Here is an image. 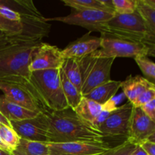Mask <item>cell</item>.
Listing matches in <instances>:
<instances>
[{
  "mask_svg": "<svg viewBox=\"0 0 155 155\" xmlns=\"http://www.w3.org/2000/svg\"><path fill=\"white\" fill-rule=\"evenodd\" d=\"M42 38L22 33L12 35L0 45V81L30 80L29 65Z\"/></svg>",
  "mask_w": 155,
  "mask_h": 155,
  "instance_id": "obj_1",
  "label": "cell"
},
{
  "mask_svg": "<svg viewBox=\"0 0 155 155\" xmlns=\"http://www.w3.org/2000/svg\"><path fill=\"white\" fill-rule=\"evenodd\" d=\"M48 142L64 143L74 142H104L98 130L85 123L71 108L47 114Z\"/></svg>",
  "mask_w": 155,
  "mask_h": 155,
  "instance_id": "obj_2",
  "label": "cell"
},
{
  "mask_svg": "<svg viewBox=\"0 0 155 155\" xmlns=\"http://www.w3.org/2000/svg\"><path fill=\"white\" fill-rule=\"evenodd\" d=\"M96 32L104 36L142 43L148 48L155 46V36L137 11L129 15L114 14L111 19L100 25Z\"/></svg>",
  "mask_w": 155,
  "mask_h": 155,
  "instance_id": "obj_3",
  "label": "cell"
},
{
  "mask_svg": "<svg viewBox=\"0 0 155 155\" xmlns=\"http://www.w3.org/2000/svg\"><path fill=\"white\" fill-rule=\"evenodd\" d=\"M61 69L34 71L30 74V82L39 92L49 112L69 107L62 89Z\"/></svg>",
  "mask_w": 155,
  "mask_h": 155,
  "instance_id": "obj_4",
  "label": "cell"
},
{
  "mask_svg": "<svg viewBox=\"0 0 155 155\" xmlns=\"http://www.w3.org/2000/svg\"><path fill=\"white\" fill-rule=\"evenodd\" d=\"M114 60V58H99L92 54L77 59L81 74L83 96L110 81V70Z\"/></svg>",
  "mask_w": 155,
  "mask_h": 155,
  "instance_id": "obj_5",
  "label": "cell"
},
{
  "mask_svg": "<svg viewBox=\"0 0 155 155\" xmlns=\"http://www.w3.org/2000/svg\"><path fill=\"white\" fill-rule=\"evenodd\" d=\"M0 92L6 100L24 108L39 113H50L30 80L0 81Z\"/></svg>",
  "mask_w": 155,
  "mask_h": 155,
  "instance_id": "obj_6",
  "label": "cell"
},
{
  "mask_svg": "<svg viewBox=\"0 0 155 155\" xmlns=\"http://www.w3.org/2000/svg\"><path fill=\"white\" fill-rule=\"evenodd\" d=\"M101 47L92 55L99 58H136L148 56V48L139 42L101 35Z\"/></svg>",
  "mask_w": 155,
  "mask_h": 155,
  "instance_id": "obj_7",
  "label": "cell"
},
{
  "mask_svg": "<svg viewBox=\"0 0 155 155\" xmlns=\"http://www.w3.org/2000/svg\"><path fill=\"white\" fill-rule=\"evenodd\" d=\"M133 105L128 101L117 107L98 127V130L106 137H120L127 140Z\"/></svg>",
  "mask_w": 155,
  "mask_h": 155,
  "instance_id": "obj_8",
  "label": "cell"
},
{
  "mask_svg": "<svg viewBox=\"0 0 155 155\" xmlns=\"http://www.w3.org/2000/svg\"><path fill=\"white\" fill-rule=\"evenodd\" d=\"M115 13L99 10L75 11L67 16L45 18L48 21H58L69 25L80 26L89 30L96 32L97 29L101 24L111 19Z\"/></svg>",
  "mask_w": 155,
  "mask_h": 155,
  "instance_id": "obj_9",
  "label": "cell"
},
{
  "mask_svg": "<svg viewBox=\"0 0 155 155\" xmlns=\"http://www.w3.org/2000/svg\"><path fill=\"white\" fill-rule=\"evenodd\" d=\"M46 143L48 155H101L112 148L104 142Z\"/></svg>",
  "mask_w": 155,
  "mask_h": 155,
  "instance_id": "obj_10",
  "label": "cell"
},
{
  "mask_svg": "<svg viewBox=\"0 0 155 155\" xmlns=\"http://www.w3.org/2000/svg\"><path fill=\"white\" fill-rule=\"evenodd\" d=\"M11 125L21 139L36 142H48V116L39 114L36 117L20 121H12Z\"/></svg>",
  "mask_w": 155,
  "mask_h": 155,
  "instance_id": "obj_11",
  "label": "cell"
},
{
  "mask_svg": "<svg viewBox=\"0 0 155 155\" xmlns=\"http://www.w3.org/2000/svg\"><path fill=\"white\" fill-rule=\"evenodd\" d=\"M64 60L61 51L57 46L42 42L32 55L29 71L32 73L45 70L61 69Z\"/></svg>",
  "mask_w": 155,
  "mask_h": 155,
  "instance_id": "obj_12",
  "label": "cell"
},
{
  "mask_svg": "<svg viewBox=\"0 0 155 155\" xmlns=\"http://www.w3.org/2000/svg\"><path fill=\"white\" fill-rule=\"evenodd\" d=\"M154 131L155 122L144 113L141 107H133L127 140L136 145H141L146 142Z\"/></svg>",
  "mask_w": 155,
  "mask_h": 155,
  "instance_id": "obj_13",
  "label": "cell"
},
{
  "mask_svg": "<svg viewBox=\"0 0 155 155\" xmlns=\"http://www.w3.org/2000/svg\"><path fill=\"white\" fill-rule=\"evenodd\" d=\"M101 41V37L91 36L90 32H89L82 37L70 42L61 50V54L64 59L81 58L99 49Z\"/></svg>",
  "mask_w": 155,
  "mask_h": 155,
  "instance_id": "obj_14",
  "label": "cell"
},
{
  "mask_svg": "<svg viewBox=\"0 0 155 155\" xmlns=\"http://www.w3.org/2000/svg\"><path fill=\"white\" fill-rule=\"evenodd\" d=\"M73 110L85 123L97 130L98 120L103 110V105L83 96L80 104Z\"/></svg>",
  "mask_w": 155,
  "mask_h": 155,
  "instance_id": "obj_15",
  "label": "cell"
},
{
  "mask_svg": "<svg viewBox=\"0 0 155 155\" xmlns=\"http://www.w3.org/2000/svg\"><path fill=\"white\" fill-rule=\"evenodd\" d=\"M153 82L149 81L146 78L141 76H129L122 82L121 89L123 93L127 97L128 101L133 104L135 101L145 92L146 89L154 86Z\"/></svg>",
  "mask_w": 155,
  "mask_h": 155,
  "instance_id": "obj_16",
  "label": "cell"
},
{
  "mask_svg": "<svg viewBox=\"0 0 155 155\" xmlns=\"http://www.w3.org/2000/svg\"><path fill=\"white\" fill-rule=\"evenodd\" d=\"M0 112L10 122L30 119V118L36 117L39 114H42L32 111L18 104L11 102L6 100L2 95H0Z\"/></svg>",
  "mask_w": 155,
  "mask_h": 155,
  "instance_id": "obj_17",
  "label": "cell"
},
{
  "mask_svg": "<svg viewBox=\"0 0 155 155\" xmlns=\"http://www.w3.org/2000/svg\"><path fill=\"white\" fill-rule=\"evenodd\" d=\"M121 84L122 81L110 80V81L92 89L87 95H83V97L103 105L115 96L117 92L121 88Z\"/></svg>",
  "mask_w": 155,
  "mask_h": 155,
  "instance_id": "obj_18",
  "label": "cell"
},
{
  "mask_svg": "<svg viewBox=\"0 0 155 155\" xmlns=\"http://www.w3.org/2000/svg\"><path fill=\"white\" fill-rule=\"evenodd\" d=\"M62 2L76 11L99 10L114 13L112 0H62Z\"/></svg>",
  "mask_w": 155,
  "mask_h": 155,
  "instance_id": "obj_19",
  "label": "cell"
},
{
  "mask_svg": "<svg viewBox=\"0 0 155 155\" xmlns=\"http://www.w3.org/2000/svg\"><path fill=\"white\" fill-rule=\"evenodd\" d=\"M12 154V155H48V148L46 142L21 139L18 146Z\"/></svg>",
  "mask_w": 155,
  "mask_h": 155,
  "instance_id": "obj_20",
  "label": "cell"
},
{
  "mask_svg": "<svg viewBox=\"0 0 155 155\" xmlns=\"http://www.w3.org/2000/svg\"><path fill=\"white\" fill-rule=\"evenodd\" d=\"M61 80L62 89L68 106L72 110H74L78 106L83 98V95L77 89V88L67 78L64 73L61 69Z\"/></svg>",
  "mask_w": 155,
  "mask_h": 155,
  "instance_id": "obj_21",
  "label": "cell"
},
{
  "mask_svg": "<svg viewBox=\"0 0 155 155\" xmlns=\"http://www.w3.org/2000/svg\"><path fill=\"white\" fill-rule=\"evenodd\" d=\"M61 70L64 73L67 78L81 92L82 81L81 74H80V66H79L77 59L68 58L65 59L62 65Z\"/></svg>",
  "mask_w": 155,
  "mask_h": 155,
  "instance_id": "obj_22",
  "label": "cell"
},
{
  "mask_svg": "<svg viewBox=\"0 0 155 155\" xmlns=\"http://www.w3.org/2000/svg\"><path fill=\"white\" fill-rule=\"evenodd\" d=\"M137 12L142 16L147 27L155 36V9L144 2L138 0Z\"/></svg>",
  "mask_w": 155,
  "mask_h": 155,
  "instance_id": "obj_23",
  "label": "cell"
},
{
  "mask_svg": "<svg viewBox=\"0 0 155 155\" xmlns=\"http://www.w3.org/2000/svg\"><path fill=\"white\" fill-rule=\"evenodd\" d=\"M0 136L12 152L18 146L21 139L12 127L5 125L0 126Z\"/></svg>",
  "mask_w": 155,
  "mask_h": 155,
  "instance_id": "obj_24",
  "label": "cell"
},
{
  "mask_svg": "<svg viewBox=\"0 0 155 155\" xmlns=\"http://www.w3.org/2000/svg\"><path fill=\"white\" fill-rule=\"evenodd\" d=\"M135 61L139 66V69L145 75L147 80H152L155 84V63L151 61L148 56H139L136 58Z\"/></svg>",
  "mask_w": 155,
  "mask_h": 155,
  "instance_id": "obj_25",
  "label": "cell"
},
{
  "mask_svg": "<svg viewBox=\"0 0 155 155\" xmlns=\"http://www.w3.org/2000/svg\"><path fill=\"white\" fill-rule=\"evenodd\" d=\"M114 11L118 15H129L137 11L138 0H112Z\"/></svg>",
  "mask_w": 155,
  "mask_h": 155,
  "instance_id": "obj_26",
  "label": "cell"
},
{
  "mask_svg": "<svg viewBox=\"0 0 155 155\" xmlns=\"http://www.w3.org/2000/svg\"><path fill=\"white\" fill-rule=\"evenodd\" d=\"M136 145V144L126 140L117 146L112 147L110 150L101 155H132Z\"/></svg>",
  "mask_w": 155,
  "mask_h": 155,
  "instance_id": "obj_27",
  "label": "cell"
},
{
  "mask_svg": "<svg viewBox=\"0 0 155 155\" xmlns=\"http://www.w3.org/2000/svg\"><path fill=\"white\" fill-rule=\"evenodd\" d=\"M23 25L20 22H12L8 21L0 15V30L6 32L9 34L18 35L23 32Z\"/></svg>",
  "mask_w": 155,
  "mask_h": 155,
  "instance_id": "obj_28",
  "label": "cell"
},
{
  "mask_svg": "<svg viewBox=\"0 0 155 155\" xmlns=\"http://www.w3.org/2000/svg\"><path fill=\"white\" fill-rule=\"evenodd\" d=\"M155 99V85L148 88L133 102L134 107H141L144 104Z\"/></svg>",
  "mask_w": 155,
  "mask_h": 155,
  "instance_id": "obj_29",
  "label": "cell"
},
{
  "mask_svg": "<svg viewBox=\"0 0 155 155\" xmlns=\"http://www.w3.org/2000/svg\"><path fill=\"white\" fill-rule=\"evenodd\" d=\"M0 15L8 21H12V22L21 23V21H22L21 15L18 12H15V11L12 10L8 7L0 6Z\"/></svg>",
  "mask_w": 155,
  "mask_h": 155,
  "instance_id": "obj_30",
  "label": "cell"
},
{
  "mask_svg": "<svg viewBox=\"0 0 155 155\" xmlns=\"http://www.w3.org/2000/svg\"><path fill=\"white\" fill-rule=\"evenodd\" d=\"M144 113L154 122H155V99L141 107Z\"/></svg>",
  "mask_w": 155,
  "mask_h": 155,
  "instance_id": "obj_31",
  "label": "cell"
},
{
  "mask_svg": "<svg viewBox=\"0 0 155 155\" xmlns=\"http://www.w3.org/2000/svg\"><path fill=\"white\" fill-rule=\"evenodd\" d=\"M140 145L148 153V155H155V144L146 141V142L141 144Z\"/></svg>",
  "mask_w": 155,
  "mask_h": 155,
  "instance_id": "obj_32",
  "label": "cell"
},
{
  "mask_svg": "<svg viewBox=\"0 0 155 155\" xmlns=\"http://www.w3.org/2000/svg\"><path fill=\"white\" fill-rule=\"evenodd\" d=\"M132 155H148V154L143 149V148L140 145H136Z\"/></svg>",
  "mask_w": 155,
  "mask_h": 155,
  "instance_id": "obj_33",
  "label": "cell"
},
{
  "mask_svg": "<svg viewBox=\"0 0 155 155\" xmlns=\"http://www.w3.org/2000/svg\"><path fill=\"white\" fill-rule=\"evenodd\" d=\"M11 36H12V34H9V33H6V32L0 30V45L5 42Z\"/></svg>",
  "mask_w": 155,
  "mask_h": 155,
  "instance_id": "obj_34",
  "label": "cell"
},
{
  "mask_svg": "<svg viewBox=\"0 0 155 155\" xmlns=\"http://www.w3.org/2000/svg\"><path fill=\"white\" fill-rule=\"evenodd\" d=\"M1 125H5L8 126V127H12V125H11V122L2 114L0 112V126Z\"/></svg>",
  "mask_w": 155,
  "mask_h": 155,
  "instance_id": "obj_35",
  "label": "cell"
},
{
  "mask_svg": "<svg viewBox=\"0 0 155 155\" xmlns=\"http://www.w3.org/2000/svg\"><path fill=\"white\" fill-rule=\"evenodd\" d=\"M0 149L3 150V151H8V152L12 153V151H11L10 149H9L8 147L7 146V145H6V144L5 143V142L2 141L1 136H0Z\"/></svg>",
  "mask_w": 155,
  "mask_h": 155,
  "instance_id": "obj_36",
  "label": "cell"
},
{
  "mask_svg": "<svg viewBox=\"0 0 155 155\" xmlns=\"http://www.w3.org/2000/svg\"><path fill=\"white\" fill-rule=\"evenodd\" d=\"M148 56H151V57L155 58V46L149 48V49H148Z\"/></svg>",
  "mask_w": 155,
  "mask_h": 155,
  "instance_id": "obj_37",
  "label": "cell"
},
{
  "mask_svg": "<svg viewBox=\"0 0 155 155\" xmlns=\"http://www.w3.org/2000/svg\"><path fill=\"white\" fill-rule=\"evenodd\" d=\"M144 2L155 9V0H144Z\"/></svg>",
  "mask_w": 155,
  "mask_h": 155,
  "instance_id": "obj_38",
  "label": "cell"
},
{
  "mask_svg": "<svg viewBox=\"0 0 155 155\" xmlns=\"http://www.w3.org/2000/svg\"><path fill=\"white\" fill-rule=\"evenodd\" d=\"M147 141L151 142V143L155 144V131L152 133V134L151 135V136H150V137L148 138V140H147Z\"/></svg>",
  "mask_w": 155,
  "mask_h": 155,
  "instance_id": "obj_39",
  "label": "cell"
},
{
  "mask_svg": "<svg viewBox=\"0 0 155 155\" xmlns=\"http://www.w3.org/2000/svg\"><path fill=\"white\" fill-rule=\"evenodd\" d=\"M0 155H12V154L11 152H8V151H5L0 149Z\"/></svg>",
  "mask_w": 155,
  "mask_h": 155,
  "instance_id": "obj_40",
  "label": "cell"
}]
</instances>
